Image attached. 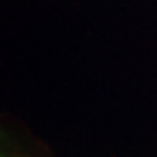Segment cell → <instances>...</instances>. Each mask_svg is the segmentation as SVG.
Segmentation results:
<instances>
[]
</instances>
